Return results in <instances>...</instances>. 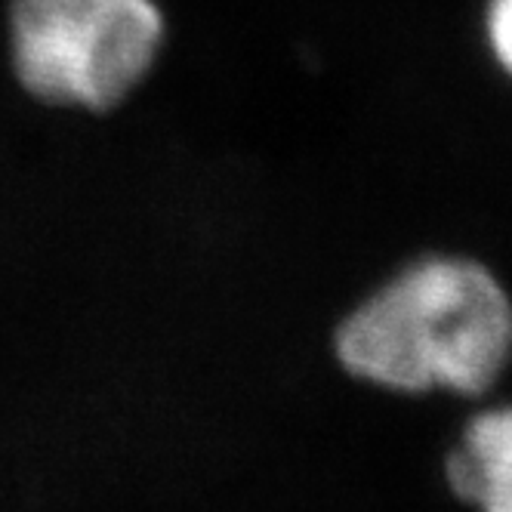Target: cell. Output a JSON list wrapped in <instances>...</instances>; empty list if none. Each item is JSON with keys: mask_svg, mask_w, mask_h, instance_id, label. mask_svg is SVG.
<instances>
[{"mask_svg": "<svg viewBox=\"0 0 512 512\" xmlns=\"http://www.w3.org/2000/svg\"><path fill=\"white\" fill-rule=\"evenodd\" d=\"M512 312L494 272L466 256H426L358 303L337 327L343 371L389 392L479 398L500 380Z\"/></svg>", "mask_w": 512, "mask_h": 512, "instance_id": "6da1fadb", "label": "cell"}, {"mask_svg": "<svg viewBox=\"0 0 512 512\" xmlns=\"http://www.w3.org/2000/svg\"><path fill=\"white\" fill-rule=\"evenodd\" d=\"M485 34L500 68L509 65L512 56V0H488L485 10Z\"/></svg>", "mask_w": 512, "mask_h": 512, "instance_id": "277c9868", "label": "cell"}, {"mask_svg": "<svg viewBox=\"0 0 512 512\" xmlns=\"http://www.w3.org/2000/svg\"><path fill=\"white\" fill-rule=\"evenodd\" d=\"M445 475L463 503L482 512H512V414L494 408L475 414L463 429V445L448 457Z\"/></svg>", "mask_w": 512, "mask_h": 512, "instance_id": "3957f363", "label": "cell"}, {"mask_svg": "<svg viewBox=\"0 0 512 512\" xmlns=\"http://www.w3.org/2000/svg\"><path fill=\"white\" fill-rule=\"evenodd\" d=\"M164 13L155 0H10L19 84L47 105L105 112L158 62Z\"/></svg>", "mask_w": 512, "mask_h": 512, "instance_id": "7a4b0ae2", "label": "cell"}]
</instances>
